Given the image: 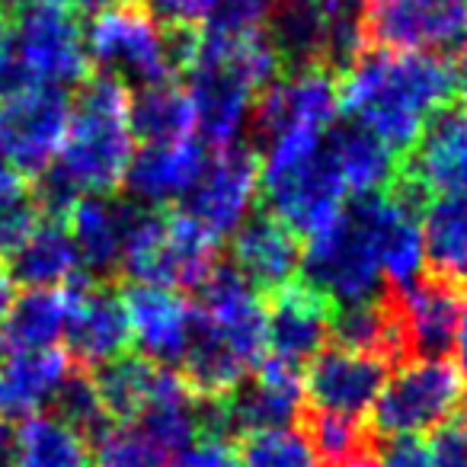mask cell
<instances>
[{
	"label": "cell",
	"instance_id": "45",
	"mask_svg": "<svg viewBox=\"0 0 467 467\" xmlns=\"http://www.w3.org/2000/svg\"><path fill=\"white\" fill-rule=\"evenodd\" d=\"M10 305H14V282H10L7 269H4V263H0V320L7 317Z\"/></svg>",
	"mask_w": 467,
	"mask_h": 467
},
{
	"label": "cell",
	"instance_id": "20",
	"mask_svg": "<svg viewBox=\"0 0 467 467\" xmlns=\"http://www.w3.org/2000/svg\"><path fill=\"white\" fill-rule=\"evenodd\" d=\"M394 295L397 307H400L407 362L410 358H445L454 346V330H458L464 292L435 279V275L422 273V279L416 285Z\"/></svg>",
	"mask_w": 467,
	"mask_h": 467
},
{
	"label": "cell",
	"instance_id": "37",
	"mask_svg": "<svg viewBox=\"0 0 467 467\" xmlns=\"http://www.w3.org/2000/svg\"><path fill=\"white\" fill-rule=\"evenodd\" d=\"M426 451L432 467H467V410L429 432Z\"/></svg>",
	"mask_w": 467,
	"mask_h": 467
},
{
	"label": "cell",
	"instance_id": "47",
	"mask_svg": "<svg viewBox=\"0 0 467 467\" xmlns=\"http://www.w3.org/2000/svg\"><path fill=\"white\" fill-rule=\"evenodd\" d=\"M454 99H458L461 109L467 112V58L458 61V90H454Z\"/></svg>",
	"mask_w": 467,
	"mask_h": 467
},
{
	"label": "cell",
	"instance_id": "39",
	"mask_svg": "<svg viewBox=\"0 0 467 467\" xmlns=\"http://www.w3.org/2000/svg\"><path fill=\"white\" fill-rule=\"evenodd\" d=\"M176 467H237V451L234 441L202 435L176 458Z\"/></svg>",
	"mask_w": 467,
	"mask_h": 467
},
{
	"label": "cell",
	"instance_id": "14",
	"mask_svg": "<svg viewBox=\"0 0 467 467\" xmlns=\"http://www.w3.org/2000/svg\"><path fill=\"white\" fill-rule=\"evenodd\" d=\"M337 305L305 282L266 295V358L298 368L311 365L333 339Z\"/></svg>",
	"mask_w": 467,
	"mask_h": 467
},
{
	"label": "cell",
	"instance_id": "28",
	"mask_svg": "<svg viewBox=\"0 0 467 467\" xmlns=\"http://www.w3.org/2000/svg\"><path fill=\"white\" fill-rule=\"evenodd\" d=\"M180 368H182V381L199 397H224L250 375V365L241 358V352L214 330L212 320L199 307H195L192 337H189L186 356H182Z\"/></svg>",
	"mask_w": 467,
	"mask_h": 467
},
{
	"label": "cell",
	"instance_id": "43",
	"mask_svg": "<svg viewBox=\"0 0 467 467\" xmlns=\"http://www.w3.org/2000/svg\"><path fill=\"white\" fill-rule=\"evenodd\" d=\"M0 467H16V429L0 416Z\"/></svg>",
	"mask_w": 467,
	"mask_h": 467
},
{
	"label": "cell",
	"instance_id": "41",
	"mask_svg": "<svg viewBox=\"0 0 467 467\" xmlns=\"http://www.w3.org/2000/svg\"><path fill=\"white\" fill-rule=\"evenodd\" d=\"M454 368H458V375L467 381V298L464 305H461V317H458V330H454Z\"/></svg>",
	"mask_w": 467,
	"mask_h": 467
},
{
	"label": "cell",
	"instance_id": "36",
	"mask_svg": "<svg viewBox=\"0 0 467 467\" xmlns=\"http://www.w3.org/2000/svg\"><path fill=\"white\" fill-rule=\"evenodd\" d=\"M97 467H167L170 458H163L138 429L112 426L93 451Z\"/></svg>",
	"mask_w": 467,
	"mask_h": 467
},
{
	"label": "cell",
	"instance_id": "13",
	"mask_svg": "<svg viewBox=\"0 0 467 467\" xmlns=\"http://www.w3.org/2000/svg\"><path fill=\"white\" fill-rule=\"evenodd\" d=\"M260 176V161L250 148L234 144V148L218 150V157L208 161L202 180L186 195L182 212L221 241V237L237 231L247 221V214L254 212Z\"/></svg>",
	"mask_w": 467,
	"mask_h": 467
},
{
	"label": "cell",
	"instance_id": "19",
	"mask_svg": "<svg viewBox=\"0 0 467 467\" xmlns=\"http://www.w3.org/2000/svg\"><path fill=\"white\" fill-rule=\"evenodd\" d=\"M234 247L231 266L260 292H279L295 282L301 269L298 234L282 224L273 212H250L237 231L231 234Z\"/></svg>",
	"mask_w": 467,
	"mask_h": 467
},
{
	"label": "cell",
	"instance_id": "26",
	"mask_svg": "<svg viewBox=\"0 0 467 467\" xmlns=\"http://www.w3.org/2000/svg\"><path fill=\"white\" fill-rule=\"evenodd\" d=\"M71 295L67 288H39L14 298L7 317L0 320V352L20 356V352L55 349L67 330Z\"/></svg>",
	"mask_w": 467,
	"mask_h": 467
},
{
	"label": "cell",
	"instance_id": "11",
	"mask_svg": "<svg viewBox=\"0 0 467 467\" xmlns=\"http://www.w3.org/2000/svg\"><path fill=\"white\" fill-rule=\"evenodd\" d=\"M71 125V99L61 87L26 84L0 93V163L16 173L52 167Z\"/></svg>",
	"mask_w": 467,
	"mask_h": 467
},
{
	"label": "cell",
	"instance_id": "27",
	"mask_svg": "<svg viewBox=\"0 0 467 467\" xmlns=\"http://www.w3.org/2000/svg\"><path fill=\"white\" fill-rule=\"evenodd\" d=\"M327 150L352 195L384 192L397 176L400 157L356 122L333 125L327 131Z\"/></svg>",
	"mask_w": 467,
	"mask_h": 467
},
{
	"label": "cell",
	"instance_id": "5",
	"mask_svg": "<svg viewBox=\"0 0 467 467\" xmlns=\"http://www.w3.org/2000/svg\"><path fill=\"white\" fill-rule=\"evenodd\" d=\"M218 266V237L205 231L186 212L161 214L138 208L125 244L122 273L135 285H154L167 292L199 288Z\"/></svg>",
	"mask_w": 467,
	"mask_h": 467
},
{
	"label": "cell",
	"instance_id": "8",
	"mask_svg": "<svg viewBox=\"0 0 467 467\" xmlns=\"http://www.w3.org/2000/svg\"><path fill=\"white\" fill-rule=\"evenodd\" d=\"M362 48L467 58V0H362Z\"/></svg>",
	"mask_w": 467,
	"mask_h": 467
},
{
	"label": "cell",
	"instance_id": "33",
	"mask_svg": "<svg viewBox=\"0 0 467 467\" xmlns=\"http://www.w3.org/2000/svg\"><path fill=\"white\" fill-rule=\"evenodd\" d=\"M55 416H58L65 426H71L74 432L84 435L90 445H97L106 432H109L116 422L109 420L103 400L97 394V384H93V375L87 368H74L71 375L65 378L61 390L55 394Z\"/></svg>",
	"mask_w": 467,
	"mask_h": 467
},
{
	"label": "cell",
	"instance_id": "16",
	"mask_svg": "<svg viewBox=\"0 0 467 467\" xmlns=\"http://www.w3.org/2000/svg\"><path fill=\"white\" fill-rule=\"evenodd\" d=\"M71 311H67V356L78 358L80 368H99L112 358L125 356L131 343V327L125 301L109 282H78L67 285Z\"/></svg>",
	"mask_w": 467,
	"mask_h": 467
},
{
	"label": "cell",
	"instance_id": "10",
	"mask_svg": "<svg viewBox=\"0 0 467 467\" xmlns=\"http://www.w3.org/2000/svg\"><path fill=\"white\" fill-rule=\"evenodd\" d=\"M263 182L269 212L307 241L327 231L349 202V189L327 150V138L298 161L263 167Z\"/></svg>",
	"mask_w": 467,
	"mask_h": 467
},
{
	"label": "cell",
	"instance_id": "7",
	"mask_svg": "<svg viewBox=\"0 0 467 467\" xmlns=\"http://www.w3.org/2000/svg\"><path fill=\"white\" fill-rule=\"evenodd\" d=\"M467 410V381L445 358L397 365L371 407L375 439H416Z\"/></svg>",
	"mask_w": 467,
	"mask_h": 467
},
{
	"label": "cell",
	"instance_id": "18",
	"mask_svg": "<svg viewBox=\"0 0 467 467\" xmlns=\"http://www.w3.org/2000/svg\"><path fill=\"white\" fill-rule=\"evenodd\" d=\"M122 301L129 311L131 339L138 343L141 356L163 368H180L192 337L195 307L180 292L154 285H131Z\"/></svg>",
	"mask_w": 467,
	"mask_h": 467
},
{
	"label": "cell",
	"instance_id": "32",
	"mask_svg": "<svg viewBox=\"0 0 467 467\" xmlns=\"http://www.w3.org/2000/svg\"><path fill=\"white\" fill-rule=\"evenodd\" d=\"M301 429L311 439L314 451L320 458V467H352L358 461L378 454V439L371 426L362 420H349V416H333V413H314L305 410Z\"/></svg>",
	"mask_w": 467,
	"mask_h": 467
},
{
	"label": "cell",
	"instance_id": "22",
	"mask_svg": "<svg viewBox=\"0 0 467 467\" xmlns=\"http://www.w3.org/2000/svg\"><path fill=\"white\" fill-rule=\"evenodd\" d=\"M205 167V148L189 138L176 144H154L131 154V163L125 170V189L131 192V199L144 205H170L192 192Z\"/></svg>",
	"mask_w": 467,
	"mask_h": 467
},
{
	"label": "cell",
	"instance_id": "25",
	"mask_svg": "<svg viewBox=\"0 0 467 467\" xmlns=\"http://www.w3.org/2000/svg\"><path fill=\"white\" fill-rule=\"evenodd\" d=\"M426 273L448 285L467 288V192L432 195L422 205Z\"/></svg>",
	"mask_w": 467,
	"mask_h": 467
},
{
	"label": "cell",
	"instance_id": "29",
	"mask_svg": "<svg viewBox=\"0 0 467 467\" xmlns=\"http://www.w3.org/2000/svg\"><path fill=\"white\" fill-rule=\"evenodd\" d=\"M129 129L131 138L144 148L154 144H176L186 141L189 131L195 129L192 103L186 90L176 84L141 87L129 97Z\"/></svg>",
	"mask_w": 467,
	"mask_h": 467
},
{
	"label": "cell",
	"instance_id": "4",
	"mask_svg": "<svg viewBox=\"0 0 467 467\" xmlns=\"http://www.w3.org/2000/svg\"><path fill=\"white\" fill-rule=\"evenodd\" d=\"M339 116L337 74L307 67L263 87L250 109L254 144L263 150V167L298 161L320 148Z\"/></svg>",
	"mask_w": 467,
	"mask_h": 467
},
{
	"label": "cell",
	"instance_id": "12",
	"mask_svg": "<svg viewBox=\"0 0 467 467\" xmlns=\"http://www.w3.org/2000/svg\"><path fill=\"white\" fill-rule=\"evenodd\" d=\"M388 192L416 212H422L432 195L467 192V112L461 106L448 103L426 119L420 141L397 161Z\"/></svg>",
	"mask_w": 467,
	"mask_h": 467
},
{
	"label": "cell",
	"instance_id": "31",
	"mask_svg": "<svg viewBox=\"0 0 467 467\" xmlns=\"http://www.w3.org/2000/svg\"><path fill=\"white\" fill-rule=\"evenodd\" d=\"M16 467H97L90 441L58 416L36 413L16 432Z\"/></svg>",
	"mask_w": 467,
	"mask_h": 467
},
{
	"label": "cell",
	"instance_id": "6",
	"mask_svg": "<svg viewBox=\"0 0 467 467\" xmlns=\"http://www.w3.org/2000/svg\"><path fill=\"white\" fill-rule=\"evenodd\" d=\"M301 269L307 279L305 285H311L337 307L362 305L388 288L365 212V195H352L339 218L307 241Z\"/></svg>",
	"mask_w": 467,
	"mask_h": 467
},
{
	"label": "cell",
	"instance_id": "48",
	"mask_svg": "<svg viewBox=\"0 0 467 467\" xmlns=\"http://www.w3.org/2000/svg\"><path fill=\"white\" fill-rule=\"evenodd\" d=\"M352 467H381V458H378V454H371V458L358 461V464H352Z\"/></svg>",
	"mask_w": 467,
	"mask_h": 467
},
{
	"label": "cell",
	"instance_id": "21",
	"mask_svg": "<svg viewBox=\"0 0 467 467\" xmlns=\"http://www.w3.org/2000/svg\"><path fill=\"white\" fill-rule=\"evenodd\" d=\"M135 214L138 205L119 202L112 195H84L67 212L65 224L78 247L80 266L97 282L122 275V256Z\"/></svg>",
	"mask_w": 467,
	"mask_h": 467
},
{
	"label": "cell",
	"instance_id": "30",
	"mask_svg": "<svg viewBox=\"0 0 467 467\" xmlns=\"http://www.w3.org/2000/svg\"><path fill=\"white\" fill-rule=\"evenodd\" d=\"M161 371L163 365L148 362L144 356H119L112 362L99 365V368H90L99 400H103L106 413L116 426L141 416L157 381H161Z\"/></svg>",
	"mask_w": 467,
	"mask_h": 467
},
{
	"label": "cell",
	"instance_id": "9",
	"mask_svg": "<svg viewBox=\"0 0 467 467\" xmlns=\"http://www.w3.org/2000/svg\"><path fill=\"white\" fill-rule=\"evenodd\" d=\"M10 48L16 71L26 84L67 87L90 78L84 29L74 10L55 0L10 16Z\"/></svg>",
	"mask_w": 467,
	"mask_h": 467
},
{
	"label": "cell",
	"instance_id": "1",
	"mask_svg": "<svg viewBox=\"0 0 467 467\" xmlns=\"http://www.w3.org/2000/svg\"><path fill=\"white\" fill-rule=\"evenodd\" d=\"M454 61L420 52L362 48L339 74V109L349 122L368 129L397 157L410 154L422 125L441 106L454 103Z\"/></svg>",
	"mask_w": 467,
	"mask_h": 467
},
{
	"label": "cell",
	"instance_id": "3",
	"mask_svg": "<svg viewBox=\"0 0 467 467\" xmlns=\"http://www.w3.org/2000/svg\"><path fill=\"white\" fill-rule=\"evenodd\" d=\"M199 46V29L167 26L138 4L122 0L116 7L93 16L87 33V55L93 65L129 90L170 84V78L186 71Z\"/></svg>",
	"mask_w": 467,
	"mask_h": 467
},
{
	"label": "cell",
	"instance_id": "44",
	"mask_svg": "<svg viewBox=\"0 0 467 467\" xmlns=\"http://www.w3.org/2000/svg\"><path fill=\"white\" fill-rule=\"evenodd\" d=\"M116 4H122V0H67V10H74V14H103Z\"/></svg>",
	"mask_w": 467,
	"mask_h": 467
},
{
	"label": "cell",
	"instance_id": "40",
	"mask_svg": "<svg viewBox=\"0 0 467 467\" xmlns=\"http://www.w3.org/2000/svg\"><path fill=\"white\" fill-rule=\"evenodd\" d=\"M26 87L23 74L14 65V48H10V20L0 14V93L20 90Z\"/></svg>",
	"mask_w": 467,
	"mask_h": 467
},
{
	"label": "cell",
	"instance_id": "38",
	"mask_svg": "<svg viewBox=\"0 0 467 467\" xmlns=\"http://www.w3.org/2000/svg\"><path fill=\"white\" fill-rule=\"evenodd\" d=\"M148 14H154L167 26H189L199 29L208 23L214 10V0H138Z\"/></svg>",
	"mask_w": 467,
	"mask_h": 467
},
{
	"label": "cell",
	"instance_id": "46",
	"mask_svg": "<svg viewBox=\"0 0 467 467\" xmlns=\"http://www.w3.org/2000/svg\"><path fill=\"white\" fill-rule=\"evenodd\" d=\"M36 4H48V0H0V14H4L10 20V16L23 14V10L36 7Z\"/></svg>",
	"mask_w": 467,
	"mask_h": 467
},
{
	"label": "cell",
	"instance_id": "35",
	"mask_svg": "<svg viewBox=\"0 0 467 467\" xmlns=\"http://www.w3.org/2000/svg\"><path fill=\"white\" fill-rule=\"evenodd\" d=\"M42 221L26 176L0 163V260Z\"/></svg>",
	"mask_w": 467,
	"mask_h": 467
},
{
	"label": "cell",
	"instance_id": "17",
	"mask_svg": "<svg viewBox=\"0 0 467 467\" xmlns=\"http://www.w3.org/2000/svg\"><path fill=\"white\" fill-rule=\"evenodd\" d=\"M199 311L212 327L241 352L254 368L266 352V307L256 288L234 266H214V273L199 285Z\"/></svg>",
	"mask_w": 467,
	"mask_h": 467
},
{
	"label": "cell",
	"instance_id": "2",
	"mask_svg": "<svg viewBox=\"0 0 467 467\" xmlns=\"http://www.w3.org/2000/svg\"><path fill=\"white\" fill-rule=\"evenodd\" d=\"M129 97L119 80L90 78L80 84L74 99L67 138L52 170L84 199V195H112L125 182L131 163Z\"/></svg>",
	"mask_w": 467,
	"mask_h": 467
},
{
	"label": "cell",
	"instance_id": "23",
	"mask_svg": "<svg viewBox=\"0 0 467 467\" xmlns=\"http://www.w3.org/2000/svg\"><path fill=\"white\" fill-rule=\"evenodd\" d=\"M0 263L7 269L10 282L29 292L74 285V275L80 269L78 247L61 218H42Z\"/></svg>",
	"mask_w": 467,
	"mask_h": 467
},
{
	"label": "cell",
	"instance_id": "42",
	"mask_svg": "<svg viewBox=\"0 0 467 467\" xmlns=\"http://www.w3.org/2000/svg\"><path fill=\"white\" fill-rule=\"evenodd\" d=\"M279 4H301V7L324 10V14H358L362 0H279Z\"/></svg>",
	"mask_w": 467,
	"mask_h": 467
},
{
	"label": "cell",
	"instance_id": "34",
	"mask_svg": "<svg viewBox=\"0 0 467 467\" xmlns=\"http://www.w3.org/2000/svg\"><path fill=\"white\" fill-rule=\"evenodd\" d=\"M237 467H320L305 429H269L241 435Z\"/></svg>",
	"mask_w": 467,
	"mask_h": 467
},
{
	"label": "cell",
	"instance_id": "15",
	"mask_svg": "<svg viewBox=\"0 0 467 467\" xmlns=\"http://www.w3.org/2000/svg\"><path fill=\"white\" fill-rule=\"evenodd\" d=\"M388 375L390 365L384 358L330 346L307 365L305 410L365 420L375 407Z\"/></svg>",
	"mask_w": 467,
	"mask_h": 467
},
{
	"label": "cell",
	"instance_id": "24",
	"mask_svg": "<svg viewBox=\"0 0 467 467\" xmlns=\"http://www.w3.org/2000/svg\"><path fill=\"white\" fill-rule=\"evenodd\" d=\"M71 371V356L61 349L4 356L0 362V416L4 420L36 416L46 403L55 400Z\"/></svg>",
	"mask_w": 467,
	"mask_h": 467
}]
</instances>
